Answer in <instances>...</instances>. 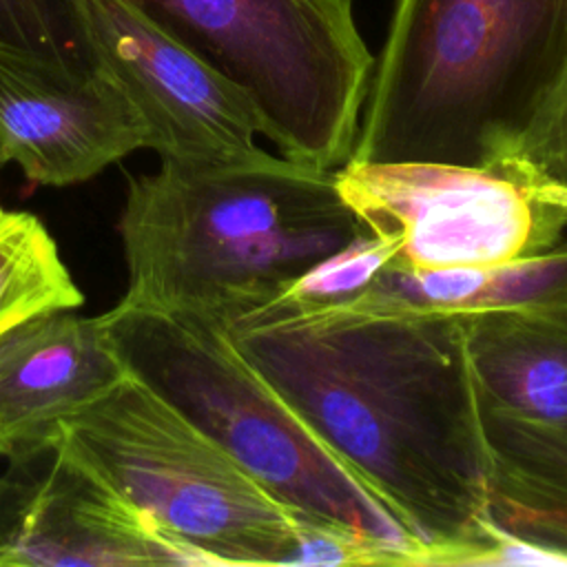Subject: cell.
Segmentation results:
<instances>
[{
    "label": "cell",
    "mask_w": 567,
    "mask_h": 567,
    "mask_svg": "<svg viewBox=\"0 0 567 567\" xmlns=\"http://www.w3.org/2000/svg\"><path fill=\"white\" fill-rule=\"evenodd\" d=\"M146 128L102 71L0 44V157L38 186L93 179L146 148Z\"/></svg>",
    "instance_id": "obj_10"
},
{
    "label": "cell",
    "mask_w": 567,
    "mask_h": 567,
    "mask_svg": "<svg viewBox=\"0 0 567 567\" xmlns=\"http://www.w3.org/2000/svg\"><path fill=\"white\" fill-rule=\"evenodd\" d=\"M394 261V241L361 230L343 248L330 252L306 272L295 277L279 295L310 303L352 299L363 292L374 281V277Z\"/></svg>",
    "instance_id": "obj_17"
},
{
    "label": "cell",
    "mask_w": 567,
    "mask_h": 567,
    "mask_svg": "<svg viewBox=\"0 0 567 567\" xmlns=\"http://www.w3.org/2000/svg\"><path fill=\"white\" fill-rule=\"evenodd\" d=\"M463 321L485 403L534 423H567L565 310H492Z\"/></svg>",
    "instance_id": "obj_12"
},
{
    "label": "cell",
    "mask_w": 567,
    "mask_h": 567,
    "mask_svg": "<svg viewBox=\"0 0 567 567\" xmlns=\"http://www.w3.org/2000/svg\"><path fill=\"white\" fill-rule=\"evenodd\" d=\"M117 230L122 303L219 326L361 233L334 171L272 153L213 168L159 162L128 177Z\"/></svg>",
    "instance_id": "obj_2"
},
{
    "label": "cell",
    "mask_w": 567,
    "mask_h": 567,
    "mask_svg": "<svg viewBox=\"0 0 567 567\" xmlns=\"http://www.w3.org/2000/svg\"><path fill=\"white\" fill-rule=\"evenodd\" d=\"M334 184L363 233L396 244L401 268L492 266L567 239V190L509 157L487 166L348 159Z\"/></svg>",
    "instance_id": "obj_7"
},
{
    "label": "cell",
    "mask_w": 567,
    "mask_h": 567,
    "mask_svg": "<svg viewBox=\"0 0 567 567\" xmlns=\"http://www.w3.org/2000/svg\"><path fill=\"white\" fill-rule=\"evenodd\" d=\"M295 567L334 565H401L383 545L337 525L299 520L297 545L288 560Z\"/></svg>",
    "instance_id": "obj_20"
},
{
    "label": "cell",
    "mask_w": 567,
    "mask_h": 567,
    "mask_svg": "<svg viewBox=\"0 0 567 567\" xmlns=\"http://www.w3.org/2000/svg\"><path fill=\"white\" fill-rule=\"evenodd\" d=\"M126 372L224 447L297 516L337 525L427 567V549L208 319L117 301L102 315Z\"/></svg>",
    "instance_id": "obj_4"
},
{
    "label": "cell",
    "mask_w": 567,
    "mask_h": 567,
    "mask_svg": "<svg viewBox=\"0 0 567 567\" xmlns=\"http://www.w3.org/2000/svg\"><path fill=\"white\" fill-rule=\"evenodd\" d=\"M483 421L494 454L567 472V423H534L485 401Z\"/></svg>",
    "instance_id": "obj_19"
},
{
    "label": "cell",
    "mask_w": 567,
    "mask_h": 567,
    "mask_svg": "<svg viewBox=\"0 0 567 567\" xmlns=\"http://www.w3.org/2000/svg\"><path fill=\"white\" fill-rule=\"evenodd\" d=\"M82 301L42 219L0 206V334L27 317L80 308Z\"/></svg>",
    "instance_id": "obj_14"
},
{
    "label": "cell",
    "mask_w": 567,
    "mask_h": 567,
    "mask_svg": "<svg viewBox=\"0 0 567 567\" xmlns=\"http://www.w3.org/2000/svg\"><path fill=\"white\" fill-rule=\"evenodd\" d=\"M53 441L206 565H288L295 551L301 516L128 372Z\"/></svg>",
    "instance_id": "obj_5"
},
{
    "label": "cell",
    "mask_w": 567,
    "mask_h": 567,
    "mask_svg": "<svg viewBox=\"0 0 567 567\" xmlns=\"http://www.w3.org/2000/svg\"><path fill=\"white\" fill-rule=\"evenodd\" d=\"M126 377L102 315L47 310L0 334V456L53 443L60 425Z\"/></svg>",
    "instance_id": "obj_11"
},
{
    "label": "cell",
    "mask_w": 567,
    "mask_h": 567,
    "mask_svg": "<svg viewBox=\"0 0 567 567\" xmlns=\"http://www.w3.org/2000/svg\"><path fill=\"white\" fill-rule=\"evenodd\" d=\"M0 44L53 62L100 69L82 0H0Z\"/></svg>",
    "instance_id": "obj_16"
},
{
    "label": "cell",
    "mask_w": 567,
    "mask_h": 567,
    "mask_svg": "<svg viewBox=\"0 0 567 567\" xmlns=\"http://www.w3.org/2000/svg\"><path fill=\"white\" fill-rule=\"evenodd\" d=\"M567 66V0H396L350 159L487 166Z\"/></svg>",
    "instance_id": "obj_3"
},
{
    "label": "cell",
    "mask_w": 567,
    "mask_h": 567,
    "mask_svg": "<svg viewBox=\"0 0 567 567\" xmlns=\"http://www.w3.org/2000/svg\"><path fill=\"white\" fill-rule=\"evenodd\" d=\"M97 66L124 91L159 162L195 168L268 155L252 100L126 0H82Z\"/></svg>",
    "instance_id": "obj_8"
},
{
    "label": "cell",
    "mask_w": 567,
    "mask_h": 567,
    "mask_svg": "<svg viewBox=\"0 0 567 567\" xmlns=\"http://www.w3.org/2000/svg\"><path fill=\"white\" fill-rule=\"evenodd\" d=\"M388 303L454 315L492 310L567 312V239L556 248L476 268H383L359 292Z\"/></svg>",
    "instance_id": "obj_13"
},
{
    "label": "cell",
    "mask_w": 567,
    "mask_h": 567,
    "mask_svg": "<svg viewBox=\"0 0 567 567\" xmlns=\"http://www.w3.org/2000/svg\"><path fill=\"white\" fill-rule=\"evenodd\" d=\"M2 168H4V162H2V157H0V171H2Z\"/></svg>",
    "instance_id": "obj_21"
},
{
    "label": "cell",
    "mask_w": 567,
    "mask_h": 567,
    "mask_svg": "<svg viewBox=\"0 0 567 567\" xmlns=\"http://www.w3.org/2000/svg\"><path fill=\"white\" fill-rule=\"evenodd\" d=\"M0 478L4 567H199L202 556L66 456L55 441Z\"/></svg>",
    "instance_id": "obj_9"
},
{
    "label": "cell",
    "mask_w": 567,
    "mask_h": 567,
    "mask_svg": "<svg viewBox=\"0 0 567 567\" xmlns=\"http://www.w3.org/2000/svg\"><path fill=\"white\" fill-rule=\"evenodd\" d=\"M509 159L567 190V66L516 140Z\"/></svg>",
    "instance_id": "obj_18"
},
{
    "label": "cell",
    "mask_w": 567,
    "mask_h": 567,
    "mask_svg": "<svg viewBox=\"0 0 567 567\" xmlns=\"http://www.w3.org/2000/svg\"><path fill=\"white\" fill-rule=\"evenodd\" d=\"M221 328L416 534L427 567H474L489 536L494 452L463 315L275 295Z\"/></svg>",
    "instance_id": "obj_1"
},
{
    "label": "cell",
    "mask_w": 567,
    "mask_h": 567,
    "mask_svg": "<svg viewBox=\"0 0 567 567\" xmlns=\"http://www.w3.org/2000/svg\"><path fill=\"white\" fill-rule=\"evenodd\" d=\"M489 520L567 563V472L494 454Z\"/></svg>",
    "instance_id": "obj_15"
},
{
    "label": "cell",
    "mask_w": 567,
    "mask_h": 567,
    "mask_svg": "<svg viewBox=\"0 0 567 567\" xmlns=\"http://www.w3.org/2000/svg\"><path fill=\"white\" fill-rule=\"evenodd\" d=\"M235 82L277 155L337 171L354 148L374 58L354 0H126Z\"/></svg>",
    "instance_id": "obj_6"
}]
</instances>
